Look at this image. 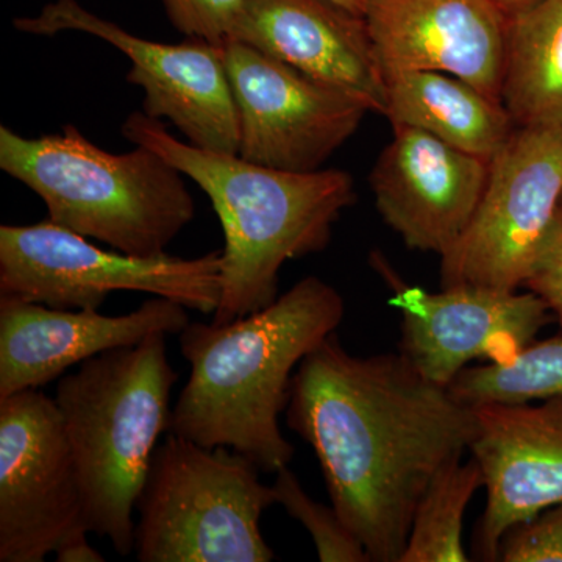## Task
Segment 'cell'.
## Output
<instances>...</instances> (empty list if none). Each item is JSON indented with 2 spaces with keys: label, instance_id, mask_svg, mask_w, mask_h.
Segmentation results:
<instances>
[{
  "label": "cell",
  "instance_id": "14",
  "mask_svg": "<svg viewBox=\"0 0 562 562\" xmlns=\"http://www.w3.org/2000/svg\"><path fill=\"white\" fill-rule=\"evenodd\" d=\"M473 406L471 452L483 472L486 509L476 532L483 561H498L502 539L562 501V397Z\"/></svg>",
  "mask_w": 562,
  "mask_h": 562
},
{
  "label": "cell",
  "instance_id": "27",
  "mask_svg": "<svg viewBox=\"0 0 562 562\" xmlns=\"http://www.w3.org/2000/svg\"><path fill=\"white\" fill-rule=\"evenodd\" d=\"M498 7H501L503 13L506 16H513V14L520 13V11L530 9L531 5L538 3L539 0H494Z\"/></svg>",
  "mask_w": 562,
  "mask_h": 562
},
{
  "label": "cell",
  "instance_id": "6",
  "mask_svg": "<svg viewBox=\"0 0 562 562\" xmlns=\"http://www.w3.org/2000/svg\"><path fill=\"white\" fill-rule=\"evenodd\" d=\"M260 469L228 447L206 449L169 432L140 491V562H271L260 520L276 505Z\"/></svg>",
  "mask_w": 562,
  "mask_h": 562
},
{
  "label": "cell",
  "instance_id": "22",
  "mask_svg": "<svg viewBox=\"0 0 562 562\" xmlns=\"http://www.w3.org/2000/svg\"><path fill=\"white\" fill-rule=\"evenodd\" d=\"M276 505L301 522L312 536L322 562H371L360 539L342 522L331 506L313 501L290 468L280 469L272 484Z\"/></svg>",
  "mask_w": 562,
  "mask_h": 562
},
{
  "label": "cell",
  "instance_id": "15",
  "mask_svg": "<svg viewBox=\"0 0 562 562\" xmlns=\"http://www.w3.org/2000/svg\"><path fill=\"white\" fill-rule=\"evenodd\" d=\"M190 322L187 306L157 295L122 316L0 297V401L40 390L74 366L154 333L180 335Z\"/></svg>",
  "mask_w": 562,
  "mask_h": 562
},
{
  "label": "cell",
  "instance_id": "26",
  "mask_svg": "<svg viewBox=\"0 0 562 562\" xmlns=\"http://www.w3.org/2000/svg\"><path fill=\"white\" fill-rule=\"evenodd\" d=\"M88 535L70 539L55 552L58 562H103L105 558L88 542Z\"/></svg>",
  "mask_w": 562,
  "mask_h": 562
},
{
  "label": "cell",
  "instance_id": "23",
  "mask_svg": "<svg viewBox=\"0 0 562 562\" xmlns=\"http://www.w3.org/2000/svg\"><path fill=\"white\" fill-rule=\"evenodd\" d=\"M169 21L188 38L222 46L232 40L246 0H162Z\"/></svg>",
  "mask_w": 562,
  "mask_h": 562
},
{
  "label": "cell",
  "instance_id": "17",
  "mask_svg": "<svg viewBox=\"0 0 562 562\" xmlns=\"http://www.w3.org/2000/svg\"><path fill=\"white\" fill-rule=\"evenodd\" d=\"M231 41L338 88L384 116L386 76L366 20L331 0H246Z\"/></svg>",
  "mask_w": 562,
  "mask_h": 562
},
{
  "label": "cell",
  "instance_id": "19",
  "mask_svg": "<svg viewBox=\"0 0 562 562\" xmlns=\"http://www.w3.org/2000/svg\"><path fill=\"white\" fill-rule=\"evenodd\" d=\"M502 103L516 127H562V0L508 18Z\"/></svg>",
  "mask_w": 562,
  "mask_h": 562
},
{
  "label": "cell",
  "instance_id": "28",
  "mask_svg": "<svg viewBox=\"0 0 562 562\" xmlns=\"http://www.w3.org/2000/svg\"><path fill=\"white\" fill-rule=\"evenodd\" d=\"M331 2L338 3V5H341L342 9L349 10L351 13L364 18L369 0H331Z\"/></svg>",
  "mask_w": 562,
  "mask_h": 562
},
{
  "label": "cell",
  "instance_id": "13",
  "mask_svg": "<svg viewBox=\"0 0 562 562\" xmlns=\"http://www.w3.org/2000/svg\"><path fill=\"white\" fill-rule=\"evenodd\" d=\"M369 181L383 221L413 250L446 255L479 210L491 162L395 125Z\"/></svg>",
  "mask_w": 562,
  "mask_h": 562
},
{
  "label": "cell",
  "instance_id": "18",
  "mask_svg": "<svg viewBox=\"0 0 562 562\" xmlns=\"http://www.w3.org/2000/svg\"><path fill=\"white\" fill-rule=\"evenodd\" d=\"M384 76V116L392 127L402 125L430 133L490 162L516 131L502 102L460 77L436 70H398Z\"/></svg>",
  "mask_w": 562,
  "mask_h": 562
},
{
  "label": "cell",
  "instance_id": "25",
  "mask_svg": "<svg viewBox=\"0 0 562 562\" xmlns=\"http://www.w3.org/2000/svg\"><path fill=\"white\" fill-rule=\"evenodd\" d=\"M525 288L546 302L554 321L562 325V201L552 227L541 244Z\"/></svg>",
  "mask_w": 562,
  "mask_h": 562
},
{
  "label": "cell",
  "instance_id": "12",
  "mask_svg": "<svg viewBox=\"0 0 562 562\" xmlns=\"http://www.w3.org/2000/svg\"><path fill=\"white\" fill-rule=\"evenodd\" d=\"M401 353L420 375L449 387L469 362H509L554 316L535 292L457 284L439 292L395 288Z\"/></svg>",
  "mask_w": 562,
  "mask_h": 562
},
{
  "label": "cell",
  "instance_id": "10",
  "mask_svg": "<svg viewBox=\"0 0 562 562\" xmlns=\"http://www.w3.org/2000/svg\"><path fill=\"white\" fill-rule=\"evenodd\" d=\"M14 27L31 35L98 36L131 60L127 80L143 88L144 114L171 121L188 143L202 149L238 154V111L221 46L199 38L180 44L139 38L77 0L47 3L36 16L18 18Z\"/></svg>",
  "mask_w": 562,
  "mask_h": 562
},
{
  "label": "cell",
  "instance_id": "5",
  "mask_svg": "<svg viewBox=\"0 0 562 562\" xmlns=\"http://www.w3.org/2000/svg\"><path fill=\"white\" fill-rule=\"evenodd\" d=\"M0 169L46 203L54 224L133 257L166 254L195 216L183 173L160 154H113L74 125L40 138L2 125Z\"/></svg>",
  "mask_w": 562,
  "mask_h": 562
},
{
  "label": "cell",
  "instance_id": "16",
  "mask_svg": "<svg viewBox=\"0 0 562 562\" xmlns=\"http://www.w3.org/2000/svg\"><path fill=\"white\" fill-rule=\"evenodd\" d=\"M364 20L384 74L446 72L502 102L508 16L494 0H369Z\"/></svg>",
  "mask_w": 562,
  "mask_h": 562
},
{
  "label": "cell",
  "instance_id": "1",
  "mask_svg": "<svg viewBox=\"0 0 562 562\" xmlns=\"http://www.w3.org/2000/svg\"><path fill=\"white\" fill-rule=\"evenodd\" d=\"M286 422L371 562H401L431 480L471 450L475 413L402 353L360 357L336 333L292 376Z\"/></svg>",
  "mask_w": 562,
  "mask_h": 562
},
{
  "label": "cell",
  "instance_id": "3",
  "mask_svg": "<svg viewBox=\"0 0 562 562\" xmlns=\"http://www.w3.org/2000/svg\"><path fill=\"white\" fill-rule=\"evenodd\" d=\"M135 146L149 147L209 195L224 228L221 301L214 324L258 312L279 297L288 261L317 254L333 225L355 202L353 179L341 169L288 172L177 139L160 120L136 111L122 125Z\"/></svg>",
  "mask_w": 562,
  "mask_h": 562
},
{
  "label": "cell",
  "instance_id": "8",
  "mask_svg": "<svg viewBox=\"0 0 562 562\" xmlns=\"http://www.w3.org/2000/svg\"><path fill=\"white\" fill-rule=\"evenodd\" d=\"M562 201V127H516L491 161L479 210L441 257V284L525 286Z\"/></svg>",
  "mask_w": 562,
  "mask_h": 562
},
{
  "label": "cell",
  "instance_id": "7",
  "mask_svg": "<svg viewBox=\"0 0 562 562\" xmlns=\"http://www.w3.org/2000/svg\"><path fill=\"white\" fill-rule=\"evenodd\" d=\"M222 251L195 258L103 250L49 220L0 227V297L58 310H99L114 292H146L214 314Z\"/></svg>",
  "mask_w": 562,
  "mask_h": 562
},
{
  "label": "cell",
  "instance_id": "24",
  "mask_svg": "<svg viewBox=\"0 0 562 562\" xmlns=\"http://www.w3.org/2000/svg\"><path fill=\"white\" fill-rule=\"evenodd\" d=\"M498 561L562 562V501L506 532Z\"/></svg>",
  "mask_w": 562,
  "mask_h": 562
},
{
  "label": "cell",
  "instance_id": "4",
  "mask_svg": "<svg viewBox=\"0 0 562 562\" xmlns=\"http://www.w3.org/2000/svg\"><path fill=\"white\" fill-rule=\"evenodd\" d=\"M165 333L136 346L103 351L63 375L55 403L79 475L90 532L114 552L135 550L133 519L151 458L171 422L177 372Z\"/></svg>",
  "mask_w": 562,
  "mask_h": 562
},
{
  "label": "cell",
  "instance_id": "2",
  "mask_svg": "<svg viewBox=\"0 0 562 562\" xmlns=\"http://www.w3.org/2000/svg\"><path fill=\"white\" fill-rule=\"evenodd\" d=\"M346 303L331 284L305 277L271 305L228 324L190 322L180 350L190 362L169 432L228 447L261 472L286 468L295 449L280 428L301 362L341 325Z\"/></svg>",
  "mask_w": 562,
  "mask_h": 562
},
{
  "label": "cell",
  "instance_id": "11",
  "mask_svg": "<svg viewBox=\"0 0 562 562\" xmlns=\"http://www.w3.org/2000/svg\"><path fill=\"white\" fill-rule=\"evenodd\" d=\"M221 49L244 160L280 171H319L369 113L353 95L255 47L227 41Z\"/></svg>",
  "mask_w": 562,
  "mask_h": 562
},
{
  "label": "cell",
  "instance_id": "20",
  "mask_svg": "<svg viewBox=\"0 0 562 562\" xmlns=\"http://www.w3.org/2000/svg\"><path fill=\"white\" fill-rule=\"evenodd\" d=\"M482 487L483 472L473 458L446 465L422 495L401 562L471 560L462 543V524L469 503Z\"/></svg>",
  "mask_w": 562,
  "mask_h": 562
},
{
  "label": "cell",
  "instance_id": "9",
  "mask_svg": "<svg viewBox=\"0 0 562 562\" xmlns=\"http://www.w3.org/2000/svg\"><path fill=\"white\" fill-rule=\"evenodd\" d=\"M90 532L79 475L54 397L0 401V562H43Z\"/></svg>",
  "mask_w": 562,
  "mask_h": 562
},
{
  "label": "cell",
  "instance_id": "21",
  "mask_svg": "<svg viewBox=\"0 0 562 562\" xmlns=\"http://www.w3.org/2000/svg\"><path fill=\"white\" fill-rule=\"evenodd\" d=\"M449 391L471 408L562 397V335L531 342L509 362L465 368Z\"/></svg>",
  "mask_w": 562,
  "mask_h": 562
}]
</instances>
